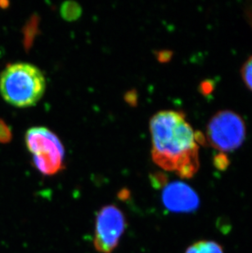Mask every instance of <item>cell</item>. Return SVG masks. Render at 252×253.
<instances>
[{
	"label": "cell",
	"mask_w": 252,
	"mask_h": 253,
	"mask_svg": "<svg viewBox=\"0 0 252 253\" xmlns=\"http://www.w3.org/2000/svg\"><path fill=\"white\" fill-rule=\"evenodd\" d=\"M152 160L165 170L190 179L200 168L199 143L185 115L161 111L150 121Z\"/></svg>",
	"instance_id": "1"
},
{
	"label": "cell",
	"mask_w": 252,
	"mask_h": 253,
	"mask_svg": "<svg viewBox=\"0 0 252 253\" xmlns=\"http://www.w3.org/2000/svg\"><path fill=\"white\" fill-rule=\"evenodd\" d=\"M46 80L35 65L17 62L7 66L0 76V93L7 103L17 108L36 105L43 97Z\"/></svg>",
	"instance_id": "2"
},
{
	"label": "cell",
	"mask_w": 252,
	"mask_h": 253,
	"mask_svg": "<svg viewBox=\"0 0 252 253\" xmlns=\"http://www.w3.org/2000/svg\"><path fill=\"white\" fill-rule=\"evenodd\" d=\"M26 144L33 154L34 165L45 175L57 174L63 168L64 147L59 138L46 127H32L26 134Z\"/></svg>",
	"instance_id": "3"
},
{
	"label": "cell",
	"mask_w": 252,
	"mask_h": 253,
	"mask_svg": "<svg viewBox=\"0 0 252 253\" xmlns=\"http://www.w3.org/2000/svg\"><path fill=\"white\" fill-rule=\"evenodd\" d=\"M245 122L233 111H219L211 117L207 127L210 144L220 152H232L245 140Z\"/></svg>",
	"instance_id": "4"
},
{
	"label": "cell",
	"mask_w": 252,
	"mask_h": 253,
	"mask_svg": "<svg viewBox=\"0 0 252 253\" xmlns=\"http://www.w3.org/2000/svg\"><path fill=\"white\" fill-rule=\"evenodd\" d=\"M124 213L115 205L104 206L96 216L93 247L99 253L116 250L126 229Z\"/></svg>",
	"instance_id": "5"
},
{
	"label": "cell",
	"mask_w": 252,
	"mask_h": 253,
	"mask_svg": "<svg viewBox=\"0 0 252 253\" xmlns=\"http://www.w3.org/2000/svg\"><path fill=\"white\" fill-rule=\"evenodd\" d=\"M163 201L167 208L176 211L195 210L199 204V198L188 184L173 182L168 184L163 193Z\"/></svg>",
	"instance_id": "6"
},
{
	"label": "cell",
	"mask_w": 252,
	"mask_h": 253,
	"mask_svg": "<svg viewBox=\"0 0 252 253\" xmlns=\"http://www.w3.org/2000/svg\"><path fill=\"white\" fill-rule=\"evenodd\" d=\"M185 253H224V251L216 242L202 240L188 247Z\"/></svg>",
	"instance_id": "7"
},
{
	"label": "cell",
	"mask_w": 252,
	"mask_h": 253,
	"mask_svg": "<svg viewBox=\"0 0 252 253\" xmlns=\"http://www.w3.org/2000/svg\"><path fill=\"white\" fill-rule=\"evenodd\" d=\"M60 13L63 19L67 22H73L80 18L82 13V8L78 2L66 1L61 6Z\"/></svg>",
	"instance_id": "8"
},
{
	"label": "cell",
	"mask_w": 252,
	"mask_h": 253,
	"mask_svg": "<svg viewBox=\"0 0 252 253\" xmlns=\"http://www.w3.org/2000/svg\"><path fill=\"white\" fill-rule=\"evenodd\" d=\"M241 74L247 87L252 91V55L244 62Z\"/></svg>",
	"instance_id": "9"
},
{
	"label": "cell",
	"mask_w": 252,
	"mask_h": 253,
	"mask_svg": "<svg viewBox=\"0 0 252 253\" xmlns=\"http://www.w3.org/2000/svg\"><path fill=\"white\" fill-rule=\"evenodd\" d=\"M12 134L9 126L4 121L0 119V143H7L12 140Z\"/></svg>",
	"instance_id": "10"
}]
</instances>
